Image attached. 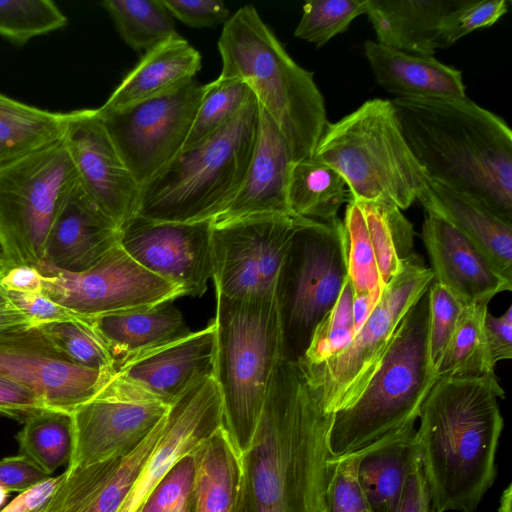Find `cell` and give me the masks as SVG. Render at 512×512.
<instances>
[{
	"label": "cell",
	"mask_w": 512,
	"mask_h": 512,
	"mask_svg": "<svg viewBox=\"0 0 512 512\" xmlns=\"http://www.w3.org/2000/svg\"><path fill=\"white\" fill-rule=\"evenodd\" d=\"M333 417L299 364L281 359L242 455V512H326Z\"/></svg>",
	"instance_id": "1"
},
{
	"label": "cell",
	"mask_w": 512,
	"mask_h": 512,
	"mask_svg": "<svg viewBox=\"0 0 512 512\" xmlns=\"http://www.w3.org/2000/svg\"><path fill=\"white\" fill-rule=\"evenodd\" d=\"M496 374L439 378L418 418L419 458L439 512H475L496 478V452L504 426Z\"/></svg>",
	"instance_id": "2"
},
{
	"label": "cell",
	"mask_w": 512,
	"mask_h": 512,
	"mask_svg": "<svg viewBox=\"0 0 512 512\" xmlns=\"http://www.w3.org/2000/svg\"><path fill=\"white\" fill-rule=\"evenodd\" d=\"M403 137L429 180L512 223V131L469 98L391 100Z\"/></svg>",
	"instance_id": "3"
},
{
	"label": "cell",
	"mask_w": 512,
	"mask_h": 512,
	"mask_svg": "<svg viewBox=\"0 0 512 512\" xmlns=\"http://www.w3.org/2000/svg\"><path fill=\"white\" fill-rule=\"evenodd\" d=\"M218 50L219 76L248 84L285 136L293 162L312 157L328 122L324 98L313 73L290 57L254 6L224 23Z\"/></svg>",
	"instance_id": "4"
},
{
	"label": "cell",
	"mask_w": 512,
	"mask_h": 512,
	"mask_svg": "<svg viewBox=\"0 0 512 512\" xmlns=\"http://www.w3.org/2000/svg\"><path fill=\"white\" fill-rule=\"evenodd\" d=\"M259 126L255 95L228 123L182 149L140 187L136 216L157 222L214 221L237 194Z\"/></svg>",
	"instance_id": "5"
},
{
	"label": "cell",
	"mask_w": 512,
	"mask_h": 512,
	"mask_svg": "<svg viewBox=\"0 0 512 512\" xmlns=\"http://www.w3.org/2000/svg\"><path fill=\"white\" fill-rule=\"evenodd\" d=\"M313 157L343 177L355 201L386 200L403 210L430 183L403 137L391 100H368L327 122Z\"/></svg>",
	"instance_id": "6"
},
{
	"label": "cell",
	"mask_w": 512,
	"mask_h": 512,
	"mask_svg": "<svg viewBox=\"0 0 512 512\" xmlns=\"http://www.w3.org/2000/svg\"><path fill=\"white\" fill-rule=\"evenodd\" d=\"M216 297L214 378L222 398L223 427L243 455L273 372L283 359L279 311L275 297Z\"/></svg>",
	"instance_id": "7"
},
{
	"label": "cell",
	"mask_w": 512,
	"mask_h": 512,
	"mask_svg": "<svg viewBox=\"0 0 512 512\" xmlns=\"http://www.w3.org/2000/svg\"><path fill=\"white\" fill-rule=\"evenodd\" d=\"M439 377L428 350V294L400 322L377 371L357 401L334 414L331 457L361 449L386 433L415 423Z\"/></svg>",
	"instance_id": "8"
},
{
	"label": "cell",
	"mask_w": 512,
	"mask_h": 512,
	"mask_svg": "<svg viewBox=\"0 0 512 512\" xmlns=\"http://www.w3.org/2000/svg\"><path fill=\"white\" fill-rule=\"evenodd\" d=\"M346 278L343 221L302 217L275 290L284 360L298 363L302 359L315 327L335 304Z\"/></svg>",
	"instance_id": "9"
},
{
	"label": "cell",
	"mask_w": 512,
	"mask_h": 512,
	"mask_svg": "<svg viewBox=\"0 0 512 512\" xmlns=\"http://www.w3.org/2000/svg\"><path fill=\"white\" fill-rule=\"evenodd\" d=\"M78 183L63 138L0 164V267L41 264L53 221Z\"/></svg>",
	"instance_id": "10"
},
{
	"label": "cell",
	"mask_w": 512,
	"mask_h": 512,
	"mask_svg": "<svg viewBox=\"0 0 512 512\" xmlns=\"http://www.w3.org/2000/svg\"><path fill=\"white\" fill-rule=\"evenodd\" d=\"M433 280L431 269L415 253L386 284L379 302L342 351L321 364L300 365L325 413L335 414L357 401L380 366L400 322Z\"/></svg>",
	"instance_id": "11"
},
{
	"label": "cell",
	"mask_w": 512,
	"mask_h": 512,
	"mask_svg": "<svg viewBox=\"0 0 512 512\" xmlns=\"http://www.w3.org/2000/svg\"><path fill=\"white\" fill-rule=\"evenodd\" d=\"M204 85L192 79L166 93L123 108L97 113L126 167L140 185L183 148Z\"/></svg>",
	"instance_id": "12"
},
{
	"label": "cell",
	"mask_w": 512,
	"mask_h": 512,
	"mask_svg": "<svg viewBox=\"0 0 512 512\" xmlns=\"http://www.w3.org/2000/svg\"><path fill=\"white\" fill-rule=\"evenodd\" d=\"M301 218L276 214L213 223L212 278L216 295L230 299L274 298Z\"/></svg>",
	"instance_id": "13"
},
{
	"label": "cell",
	"mask_w": 512,
	"mask_h": 512,
	"mask_svg": "<svg viewBox=\"0 0 512 512\" xmlns=\"http://www.w3.org/2000/svg\"><path fill=\"white\" fill-rule=\"evenodd\" d=\"M38 268L43 293L85 318L172 303L184 296L180 288L137 264L119 244L84 271Z\"/></svg>",
	"instance_id": "14"
},
{
	"label": "cell",
	"mask_w": 512,
	"mask_h": 512,
	"mask_svg": "<svg viewBox=\"0 0 512 512\" xmlns=\"http://www.w3.org/2000/svg\"><path fill=\"white\" fill-rule=\"evenodd\" d=\"M114 374L77 364L39 326L0 335V375L34 392L46 408L72 413Z\"/></svg>",
	"instance_id": "15"
},
{
	"label": "cell",
	"mask_w": 512,
	"mask_h": 512,
	"mask_svg": "<svg viewBox=\"0 0 512 512\" xmlns=\"http://www.w3.org/2000/svg\"><path fill=\"white\" fill-rule=\"evenodd\" d=\"M213 221L157 222L133 216L119 228V245L141 267L200 297L213 276Z\"/></svg>",
	"instance_id": "16"
},
{
	"label": "cell",
	"mask_w": 512,
	"mask_h": 512,
	"mask_svg": "<svg viewBox=\"0 0 512 512\" xmlns=\"http://www.w3.org/2000/svg\"><path fill=\"white\" fill-rule=\"evenodd\" d=\"M170 406L120 394L105 387L72 411V448L66 470L91 465L135 448Z\"/></svg>",
	"instance_id": "17"
},
{
	"label": "cell",
	"mask_w": 512,
	"mask_h": 512,
	"mask_svg": "<svg viewBox=\"0 0 512 512\" xmlns=\"http://www.w3.org/2000/svg\"><path fill=\"white\" fill-rule=\"evenodd\" d=\"M63 141L80 185L120 228L136 215L140 185L120 157L97 109L69 112Z\"/></svg>",
	"instance_id": "18"
},
{
	"label": "cell",
	"mask_w": 512,
	"mask_h": 512,
	"mask_svg": "<svg viewBox=\"0 0 512 512\" xmlns=\"http://www.w3.org/2000/svg\"><path fill=\"white\" fill-rule=\"evenodd\" d=\"M216 324L144 355L116 370L105 388L171 406L188 389L214 376Z\"/></svg>",
	"instance_id": "19"
},
{
	"label": "cell",
	"mask_w": 512,
	"mask_h": 512,
	"mask_svg": "<svg viewBox=\"0 0 512 512\" xmlns=\"http://www.w3.org/2000/svg\"><path fill=\"white\" fill-rule=\"evenodd\" d=\"M222 425L221 394L214 376H209L170 406L157 445L116 512H138L172 466Z\"/></svg>",
	"instance_id": "20"
},
{
	"label": "cell",
	"mask_w": 512,
	"mask_h": 512,
	"mask_svg": "<svg viewBox=\"0 0 512 512\" xmlns=\"http://www.w3.org/2000/svg\"><path fill=\"white\" fill-rule=\"evenodd\" d=\"M166 416L135 448L65 470L60 483L35 512H116L157 445Z\"/></svg>",
	"instance_id": "21"
},
{
	"label": "cell",
	"mask_w": 512,
	"mask_h": 512,
	"mask_svg": "<svg viewBox=\"0 0 512 512\" xmlns=\"http://www.w3.org/2000/svg\"><path fill=\"white\" fill-rule=\"evenodd\" d=\"M422 240L434 281L463 306L488 304L496 294L511 291L512 281L505 278L466 236L442 218L426 213Z\"/></svg>",
	"instance_id": "22"
},
{
	"label": "cell",
	"mask_w": 512,
	"mask_h": 512,
	"mask_svg": "<svg viewBox=\"0 0 512 512\" xmlns=\"http://www.w3.org/2000/svg\"><path fill=\"white\" fill-rule=\"evenodd\" d=\"M118 244L119 227L88 196L79 182L53 221L39 266L69 272L84 271Z\"/></svg>",
	"instance_id": "23"
},
{
	"label": "cell",
	"mask_w": 512,
	"mask_h": 512,
	"mask_svg": "<svg viewBox=\"0 0 512 512\" xmlns=\"http://www.w3.org/2000/svg\"><path fill=\"white\" fill-rule=\"evenodd\" d=\"M292 163L285 136L259 104L257 139L244 180L233 200L213 223L260 215L291 214L287 186Z\"/></svg>",
	"instance_id": "24"
},
{
	"label": "cell",
	"mask_w": 512,
	"mask_h": 512,
	"mask_svg": "<svg viewBox=\"0 0 512 512\" xmlns=\"http://www.w3.org/2000/svg\"><path fill=\"white\" fill-rule=\"evenodd\" d=\"M426 213L442 218L466 236L512 281V223L462 192L430 180L418 199Z\"/></svg>",
	"instance_id": "25"
},
{
	"label": "cell",
	"mask_w": 512,
	"mask_h": 512,
	"mask_svg": "<svg viewBox=\"0 0 512 512\" xmlns=\"http://www.w3.org/2000/svg\"><path fill=\"white\" fill-rule=\"evenodd\" d=\"M365 56L377 83L396 98H464L462 72L433 56L414 55L366 41Z\"/></svg>",
	"instance_id": "26"
},
{
	"label": "cell",
	"mask_w": 512,
	"mask_h": 512,
	"mask_svg": "<svg viewBox=\"0 0 512 512\" xmlns=\"http://www.w3.org/2000/svg\"><path fill=\"white\" fill-rule=\"evenodd\" d=\"M89 322L107 346L116 370L192 333L172 303L97 316Z\"/></svg>",
	"instance_id": "27"
},
{
	"label": "cell",
	"mask_w": 512,
	"mask_h": 512,
	"mask_svg": "<svg viewBox=\"0 0 512 512\" xmlns=\"http://www.w3.org/2000/svg\"><path fill=\"white\" fill-rule=\"evenodd\" d=\"M414 424L403 425L362 448L357 481L371 512L398 511L419 454Z\"/></svg>",
	"instance_id": "28"
},
{
	"label": "cell",
	"mask_w": 512,
	"mask_h": 512,
	"mask_svg": "<svg viewBox=\"0 0 512 512\" xmlns=\"http://www.w3.org/2000/svg\"><path fill=\"white\" fill-rule=\"evenodd\" d=\"M464 0H368L366 14L376 42L403 52L433 56L439 30Z\"/></svg>",
	"instance_id": "29"
},
{
	"label": "cell",
	"mask_w": 512,
	"mask_h": 512,
	"mask_svg": "<svg viewBox=\"0 0 512 512\" xmlns=\"http://www.w3.org/2000/svg\"><path fill=\"white\" fill-rule=\"evenodd\" d=\"M201 69V55L180 35L147 51L98 108L108 112L156 97L192 79Z\"/></svg>",
	"instance_id": "30"
},
{
	"label": "cell",
	"mask_w": 512,
	"mask_h": 512,
	"mask_svg": "<svg viewBox=\"0 0 512 512\" xmlns=\"http://www.w3.org/2000/svg\"><path fill=\"white\" fill-rule=\"evenodd\" d=\"M191 453L195 476L187 512H235L242 499V455L223 425Z\"/></svg>",
	"instance_id": "31"
},
{
	"label": "cell",
	"mask_w": 512,
	"mask_h": 512,
	"mask_svg": "<svg viewBox=\"0 0 512 512\" xmlns=\"http://www.w3.org/2000/svg\"><path fill=\"white\" fill-rule=\"evenodd\" d=\"M343 177L313 156L292 163L287 202L292 215L321 222L337 219L346 199Z\"/></svg>",
	"instance_id": "32"
},
{
	"label": "cell",
	"mask_w": 512,
	"mask_h": 512,
	"mask_svg": "<svg viewBox=\"0 0 512 512\" xmlns=\"http://www.w3.org/2000/svg\"><path fill=\"white\" fill-rule=\"evenodd\" d=\"M68 113L41 110L0 94V164L63 138Z\"/></svg>",
	"instance_id": "33"
},
{
	"label": "cell",
	"mask_w": 512,
	"mask_h": 512,
	"mask_svg": "<svg viewBox=\"0 0 512 512\" xmlns=\"http://www.w3.org/2000/svg\"><path fill=\"white\" fill-rule=\"evenodd\" d=\"M355 202L363 212L380 278L385 287L400 272L404 263L415 254L413 226L401 210L390 201Z\"/></svg>",
	"instance_id": "34"
},
{
	"label": "cell",
	"mask_w": 512,
	"mask_h": 512,
	"mask_svg": "<svg viewBox=\"0 0 512 512\" xmlns=\"http://www.w3.org/2000/svg\"><path fill=\"white\" fill-rule=\"evenodd\" d=\"M488 304L463 306L436 369L439 378H476L494 374L486 332Z\"/></svg>",
	"instance_id": "35"
},
{
	"label": "cell",
	"mask_w": 512,
	"mask_h": 512,
	"mask_svg": "<svg viewBox=\"0 0 512 512\" xmlns=\"http://www.w3.org/2000/svg\"><path fill=\"white\" fill-rule=\"evenodd\" d=\"M20 454L51 476L68 465L72 448L71 413L44 408L31 414L16 435Z\"/></svg>",
	"instance_id": "36"
},
{
	"label": "cell",
	"mask_w": 512,
	"mask_h": 512,
	"mask_svg": "<svg viewBox=\"0 0 512 512\" xmlns=\"http://www.w3.org/2000/svg\"><path fill=\"white\" fill-rule=\"evenodd\" d=\"M100 5L111 16L123 41L146 52L179 34L161 0H105Z\"/></svg>",
	"instance_id": "37"
},
{
	"label": "cell",
	"mask_w": 512,
	"mask_h": 512,
	"mask_svg": "<svg viewBox=\"0 0 512 512\" xmlns=\"http://www.w3.org/2000/svg\"><path fill=\"white\" fill-rule=\"evenodd\" d=\"M347 277L354 297L367 295L376 305L382 295L384 285L378 271L375 254L369 238L363 212L352 199H348L343 221Z\"/></svg>",
	"instance_id": "38"
},
{
	"label": "cell",
	"mask_w": 512,
	"mask_h": 512,
	"mask_svg": "<svg viewBox=\"0 0 512 512\" xmlns=\"http://www.w3.org/2000/svg\"><path fill=\"white\" fill-rule=\"evenodd\" d=\"M252 96L251 88L239 78L219 76L216 80L204 85L184 148L202 141L228 123Z\"/></svg>",
	"instance_id": "39"
},
{
	"label": "cell",
	"mask_w": 512,
	"mask_h": 512,
	"mask_svg": "<svg viewBox=\"0 0 512 512\" xmlns=\"http://www.w3.org/2000/svg\"><path fill=\"white\" fill-rule=\"evenodd\" d=\"M353 289L348 277L333 307L315 327L301 366L323 363L342 351L356 334L353 318Z\"/></svg>",
	"instance_id": "40"
},
{
	"label": "cell",
	"mask_w": 512,
	"mask_h": 512,
	"mask_svg": "<svg viewBox=\"0 0 512 512\" xmlns=\"http://www.w3.org/2000/svg\"><path fill=\"white\" fill-rule=\"evenodd\" d=\"M66 23V16L50 0L0 1V35L15 44H25Z\"/></svg>",
	"instance_id": "41"
},
{
	"label": "cell",
	"mask_w": 512,
	"mask_h": 512,
	"mask_svg": "<svg viewBox=\"0 0 512 512\" xmlns=\"http://www.w3.org/2000/svg\"><path fill=\"white\" fill-rule=\"evenodd\" d=\"M368 0H309L302 7L294 36L322 47L366 14Z\"/></svg>",
	"instance_id": "42"
},
{
	"label": "cell",
	"mask_w": 512,
	"mask_h": 512,
	"mask_svg": "<svg viewBox=\"0 0 512 512\" xmlns=\"http://www.w3.org/2000/svg\"><path fill=\"white\" fill-rule=\"evenodd\" d=\"M53 343L77 364L100 371L116 372L114 360L89 318L39 326Z\"/></svg>",
	"instance_id": "43"
},
{
	"label": "cell",
	"mask_w": 512,
	"mask_h": 512,
	"mask_svg": "<svg viewBox=\"0 0 512 512\" xmlns=\"http://www.w3.org/2000/svg\"><path fill=\"white\" fill-rule=\"evenodd\" d=\"M363 450L328 459L325 490L326 512H371L357 481Z\"/></svg>",
	"instance_id": "44"
},
{
	"label": "cell",
	"mask_w": 512,
	"mask_h": 512,
	"mask_svg": "<svg viewBox=\"0 0 512 512\" xmlns=\"http://www.w3.org/2000/svg\"><path fill=\"white\" fill-rule=\"evenodd\" d=\"M507 11V0H464L445 18L437 36V49L448 48L474 30L492 26Z\"/></svg>",
	"instance_id": "45"
},
{
	"label": "cell",
	"mask_w": 512,
	"mask_h": 512,
	"mask_svg": "<svg viewBox=\"0 0 512 512\" xmlns=\"http://www.w3.org/2000/svg\"><path fill=\"white\" fill-rule=\"evenodd\" d=\"M427 294L428 350L431 363L436 371L455 330L463 305L434 280Z\"/></svg>",
	"instance_id": "46"
},
{
	"label": "cell",
	"mask_w": 512,
	"mask_h": 512,
	"mask_svg": "<svg viewBox=\"0 0 512 512\" xmlns=\"http://www.w3.org/2000/svg\"><path fill=\"white\" fill-rule=\"evenodd\" d=\"M194 476L195 460L189 453L164 475L138 512H187Z\"/></svg>",
	"instance_id": "47"
},
{
	"label": "cell",
	"mask_w": 512,
	"mask_h": 512,
	"mask_svg": "<svg viewBox=\"0 0 512 512\" xmlns=\"http://www.w3.org/2000/svg\"><path fill=\"white\" fill-rule=\"evenodd\" d=\"M173 18L192 28H212L230 18L222 0H161Z\"/></svg>",
	"instance_id": "48"
},
{
	"label": "cell",
	"mask_w": 512,
	"mask_h": 512,
	"mask_svg": "<svg viewBox=\"0 0 512 512\" xmlns=\"http://www.w3.org/2000/svg\"><path fill=\"white\" fill-rule=\"evenodd\" d=\"M7 295L29 318L33 326L88 319L53 301L43 292H9Z\"/></svg>",
	"instance_id": "49"
},
{
	"label": "cell",
	"mask_w": 512,
	"mask_h": 512,
	"mask_svg": "<svg viewBox=\"0 0 512 512\" xmlns=\"http://www.w3.org/2000/svg\"><path fill=\"white\" fill-rule=\"evenodd\" d=\"M44 408L43 401L34 392L0 375V413L23 423Z\"/></svg>",
	"instance_id": "50"
},
{
	"label": "cell",
	"mask_w": 512,
	"mask_h": 512,
	"mask_svg": "<svg viewBox=\"0 0 512 512\" xmlns=\"http://www.w3.org/2000/svg\"><path fill=\"white\" fill-rule=\"evenodd\" d=\"M49 477L22 454L0 460V486L9 492H24Z\"/></svg>",
	"instance_id": "51"
},
{
	"label": "cell",
	"mask_w": 512,
	"mask_h": 512,
	"mask_svg": "<svg viewBox=\"0 0 512 512\" xmlns=\"http://www.w3.org/2000/svg\"><path fill=\"white\" fill-rule=\"evenodd\" d=\"M397 512H439L432 503L419 454L410 469Z\"/></svg>",
	"instance_id": "52"
},
{
	"label": "cell",
	"mask_w": 512,
	"mask_h": 512,
	"mask_svg": "<svg viewBox=\"0 0 512 512\" xmlns=\"http://www.w3.org/2000/svg\"><path fill=\"white\" fill-rule=\"evenodd\" d=\"M485 332L493 363L512 358V306L499 317L489 311L485 317Z\"/></svg>",
	"instance_id": "53"
},
{
	"label": "cell",
	"mask_w": 512,
	"mask_h": 512,
	"mask_svg": "<svg viewBox=\"0 0 512 512\" xmlns=\"http://www.w3.org/2000/svg\"><path fill=\"white\" fill-rule=\"evenodd\" d=\"M0 286L7 293L43 292V275L35 265L0 267Z\"/></svg>",
	"instance_id": "54"
},
{
	"label": "cell",
	"mask_w": 512,
	"mask_h": 512,
	"mask_svg": "<svg viewBox=\"0 0 512 512\" xmlns=\"http://www.w3.org/2000/svg\"><path fill=\"white\" fill-rule=\"evenodd\" d=\"M62 477L63 473L54 477L50 476L28 490L21 492L0 512H35L49 498Z\"/></svg>",
	"instance_id": "55"
},
{
	"label": "cell",
	"mask_w": 512,
	"mask_h": 512,
	"mask_svg": "<svg viewBox=\"0 0 512 512\" xmlns=\"http://www.w3.org/2000/svg\"><path fill=\"white\" fill-rule=\"evenodd\" d=\"M33 326L0 286V335Z\"/></svg>",
	"instance_id": "56"
},
{
	"label": "cell",
	"mask_w": 512,
	"mask_h": 512,
	"mask_svg": "<svg viewBox=\"0 0 512 512\" xmlns=\"http://www.w3.org/2000/svg\"><path fill=\"white\" fill-rule=\"evenodd\" d=\"M374 304L367 295H361L353 298V318L356 333L366 321L374 308Z\"/></svg>",
	"instance_id": "57"
},
{
	"label": "cell",
	"mask_w": 512,
	"mask_h": 512,
	"mask_svg": "<svg viewBox=\"0 0 512 512\" xmlns=\"http://www.w3.org/2000/svg\"><path fill=\"white\" fill-rule=\"evenodd\" d=\"M511 500H512V485L509 484L508 487L502 493L498 512H512Z\"/></svg>",
	"instance_id": "58"
},
{
	"label": "cell",
	"mask_w": 512,
	"mask_h": 512,
	"mask_svg": "<svg viewBox=\"0 0 512 512\" xmlns=\"http://www.w3.org/2000/svg\"><path fill=\"white\" fill-rule=\"evenodd\" d=\"M9 491L0 486V508L5 504L6 500L9 497Z\"/></svg>",
	"instance_id": "59"
},
{
	"label": "cell",
	"mask_w": 512,
	"mask_h": 512,
	"mask_svg": "<svg viewBox=\"0 0 512 512\" xmlns=\"http://www.w3.org/2000/svg\"><path fill=\"white\" fill-rule=\"evenodd\" d=\"M235 512H242L241 502H240V504H239L238 508L235 510Z\"/></svg>",
	"instance_id": "60"
}]
</instances>
